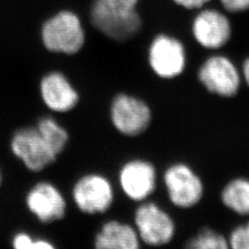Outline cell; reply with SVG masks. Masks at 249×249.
I'll use <instances>...</instances> for the list:
<instances>
[{
	"mask_svg": "<svg viewBox=\"0 0 249 249\" xmlns=\"http://www.w3.org/2000/svg\"><path fill=\"white\" fill-rule=\"evenodd\" d=\"M230 242L232 249H249V223L232 231Z\"/></svg>",
	"mask_w": 249,
	"mask_h": 249,
	"instance_id": "19",
	"label": "cell"
},
{
	"mask_svg": "<svg viewBox=\"0 0 249 249\" xmlns=\"http://www.w3.org/2000/svg\"><path fill=\"white\" fill-rule=\"evenodd\" d=\"M148 61L151 71L161 79H174L184 71L187 53L183 43L175 36L159 34L148 49Z\"/></svg>",
	"mask_w": 249,
	"mask_h": 249,
	"instance_id": "3",
	"label": "cell"
},
{
	"mask_svg": "<svg viewBox=\"0 0 249 249\" xmlns=\"http://www.w3.org/2000/svg\"><path fill=\"white\" fill-rule=\"evenodd\" d=\"M191 30L197 44L207 49L223 47L231 36L229 18L218 9H200L193 18Z\"/></svg>",
	"mask_w": 249,
	"mask_h": 249,
	"instance_id": "10",
	"label": "cell"
},
{
	"mask_svg": "<svg viewBox=\"0 0 249 249\" xmlns=\"http://www.w3.org/2000/svg\"><path fill=\"white\" fill-rule=\"evenodd\" d=\"M187 248L194 249H225L228 248V245L223 235L210 229H203L195 237L187 242Z\"/></svg>",
	"mask_w": 249,
	"mask_h": 249,
	"instance_id": "17",
	"label": "cell"
},
{
	"mask_svg": "<svg viewBox=\"0 0 249 249\" xmlns=\"http://www.w3.org/2000/svg\"><path fill=\"white\" fill-rule=\"evenodd\" d=\"M136 231L141 241L151 247L168 244L175 235V223L169 214L155 203L141 205L135 213Z\"/></svg>",
	"mask_w": 249,
	"mask_h": 249,
	"instance_id": "4",
	"label": "cell"
},
{
	"mask_svg": "<svg viewBox=\"0 0 249 249\" xmlns=\"http://www.w3.org/2000/svg\"><path fill=\"white\" fill-rule=\"evenodd\" d=\"M89 20L100 34L118 43L133 39L141 32L143 23L138 7L110 0H93Z\"/></svg>",
	"mask_w": 249,
	"mask_h": 249,
	"instance_id": "1",
	"label": "cell"
},
{
	"mask_svg": "<svg viewBox=\"0 0 249 249\" xmlns=\"http://www.w3.org/2000/svg\"><path fill=\"white\" fill-rule=\"evenodd\" d=\"M110 1L121 3V4H124V5L131 6V7H138L139 3L141 2V0H110Z\"/></svg>",
	"mask_w": 249,
	"mask_h": 249,
	"instance_id": "22",
	"label": "cell"
},
{
	"mask_svg": "<svg viewBox=\"0 0 249 249\" xmlns=\"http://www.w3.org/2000/svg\"><path fill=\"white\" fill-rule=\"evenodd\" d=\"M36 128L53 153L58 156L69 142L68 131L51 117L41 118Z\"/></svg>",
	"mask_w": 249,
	"mask_h": 249,
	"instance_id": "16",
	"label": "cell"
},
{
	"mask_svg": "<svg viewBox=\"0 0 249 249\" xmlns=\"http://www.w3.org/2000/svg\"><path fill=\"white\" fill-rule=\"evenodd\" d=\"M243 72L249 86V58H248L243 65Z\"/></svg>",
	"mask_w": 249,
	"mask_h": 249,
	"instance_id": "23",
	"label": "cell"
},
{
	"mask_svg": "<svg viewBox=\"0 0 249 249\" xmlns=\"http://www.w3.org/2000/svg\"><path fill=\"white\" fill-rule=\"evenodd\" d=\"M40 35L42 44L51 53L76 54L86 42V33L80 16L69 9H60L46 18Z\"/></svg>",
	"mask_w": 249,
	"mask_h": 249,
	"instance_id": "2",
	"label": "cell"
},
{
	"mask_svg": "<svg viewBox=\"0 0 249 249\" xmlns=\"http://www.w3.org/2000/svg\"><path fill=\"white\" fill-rule=\"evenodd\" d=\"M198 79L206 89L223 97L235 95L240 85L236 68L223 55L209 57L198 71Z\"/></svg>",
	"mask_w": 249,
	"mask_h": 249,
	"instance_id": "9",
	"label": "cell"
},
{
	"mask_svg": "<svg viewBox=\"0 0 249 249\" xmlns=\"http://www.w3.org/2000/svg\"><path fill=\"white\" fill-rule=\"evenodd\" d=\"M11 150L32 172L45 169L57 158L36 127L17 130L11 140Z\"/></svg>",
	"mask_w": 249,
	"mask_h": 249,
	"instance_id": "7",
	"label": "cell"
},
{
	"mask_svg": "<svg viewBox=\"0 0 249 249\" xmlns=\"http://www.w3.org/2000/svg\"><path fill=\"white\" fill-rule=\"evenodd\" d=\"M72 197L83 213H104L113 204L114 189L107 178L98 174H89L74 185Z\"/></svg>",
	"mask_w": 249,
	"mask_h": 249,
	"instance_id": "5",
	"label": "cell"
},
{
	"mask_svg": "<svg viewBox=\"0 0 249 249\" xmlns=\"http://www.w3.org/2000/svg\"><path fill=\"white\" fill-rule=\"evenodd\" d=\"M0 182H1V174H0Z\"/></svg>",
	"mask_w": 249,
	"mask_h": 249,
	"instance_id": "24",
	"label": "cell"
},
{
	"mask_svg": "<svg viewBox=\"0 0 249 249\" xmlns=\"http://www.w3.org/2000/svg\"><path fill=\"white\" fill-rule=\"evenodd\" d=\"M141 239L131 225L110 221L105 223L94 238L98 249H138Z\"/></svg>",
	"mask_w": 249,
	"mask_h": 249,
	"instance_id": "14",
	"label": "cell"
},
{
	"mask_svg": "<svg viewBox=\"0 0 249 249\" xmlns=\"http://www.w3.org/2000/svg\"><path fill=\"white\" fill-rule=\"evenodd\" d=\"M222 199L225 206L241 215L249 214V181L235 179L223 189Z\"/></svg>",
	"mask_w": 249,
	"mask_h": 249,
	"instance_id": "15",
	"label": "cell"
},
{
	"mask_svg": "<svg viewBox=\"0 0 249 249\" xmlns=\"http://www.w3.org/2000/svg\"><path fill=\"white\" fill-rule=\"evenodd\" d=\"M111 119L120 133L139 136L151 124V109L142 100L120 93L112 102Z\"/></svg>",
	"mask_w": 249,
	"mask_h": 249,
	"instance_id": "6",
	"label": "cell"
},
{
	"mask_svg": "<svg viewBox=\"0 0 249 249\" xmlns=\"http://www.w3.org/2000/svg\"><path fill=\"white\" fill-rule=\"evenodd\" d=\"M220 2L224 9L232 13L249 9V0H220Z\"/></svg>",
	"mask_w": 249,
	"mask_h": 249,
	"instance_id": "20",
	"label": "cell"
},
{
	"mask_svg": "<svg viewBox=\"0 0 249 249\" xmlns=\"http://www.w3.org/2000/svg\"><path fill=\"white\" fill-rule=\"evenodd\" d=\"M29 211L43 223H51L64 218L66 199L57 187L49 182H40L32 187L26 196Z\"/></svg>",
	"mask_w": 249,
	"mask_h": 249,
	"instance_id": "11",
	"label": "cell"
},
{
	"mask_svg": "<svg viewBox=\"0 0 249 249\" xmlns=\"http://www.w3.org/2000/svg\"><path fill=\"white\" fill-rule=\"evenodd\" d=\"M12 245L16 249H53L54 246L50 241L35 239L26 232H18L13 240Z\"/></svg>",
	"mask_w": 249,
	"mask_h": 249,
	"instance_id": "18",
	"label": "cell"
},
{
	"mask_svg": "<svg viewBox=\"0 0 249 249\" xmlns=\"http://www.w3.org/2000/svg\"><path fill=\"white\" fill-rule=\"evenodd\" d=\"M40 92L45 106L53 112H69L79 103L78 91L61 72L46 74L41 80Z\"/></svg>",
	"mask_w": 249,
	"mask_h": 249,
	"instance_id": "13",
	"label": "cell"
},
{
	"mask_svg": "<svg viewBox=\"0 0 249 249\" xmlns=\"http://www.w3.org/2000/svg\"><path fill=\"white\" fill-rule=\"evenodd\" d=\"M163 178L170 200L175 206L187 209L200 200L203 193L201 180L186 164L170 166Z\"/></svg>",
	"mask_w": 249,
	"mask_h": 249,
	"instance_id": "8",
	"label": "cell"
},
{
	"mask_svg": "<svg viewBox=\"0 0 249 249\" xmlns=\"http://www.w3.org/2000/svg\"><path fill=\"white\" fill-rule=\"evenodd\" d=\"M177 6L188 10L203 9L211 0H172Z\"/></svg>",
	"mask_w": 249,
	"mask_h": 249,
	"instance_id": "21",
	"label": "cell"
},
{
	"mask_svg": "<svg viewBox=\"0 0 249 249\" xmlns=\"http://www.w3.org/2000/svg\"><path fill=\"white\" fill-rule=\"evenodd\" d=\"M119 183L125 196L134 201H142L155 190L156 170L150 161L129 160L120 170Z\"/></svg>",
	"mask_w": 249,
	"mask_h": 249,
	"instance_id": "12",
	"label": "cell"
}]
</instances>
